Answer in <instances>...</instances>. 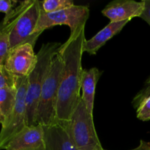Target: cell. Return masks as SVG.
Segmentation results:
<instances>
[{"instance_id":"1","label":"cell","mask_w":150,"mask_h":150,"mask_svg":"<svg viewBox=\"0 0 150 150\" xmlns=\"http://www.w3.org/2000/svg\"><path fill=\"white\" fill-rule=\"evenodd\" d=\"M85 40V26H83L74 34L70 35L67 40L59 50L63 67L55 122H67L81 100V84L83 71L81 62Z\"/></svg>"},{"instance_id":"2","label":"cell","mask_w":150,"mask_h":150,"mask_svg":"<svg viewBox=\"0 0 150 150\" xmlns=\"http://www.w3.org/2000/svg\"><path fill=\"white\" fill-rule=\"evenodd\" d=\"M18 4L5 15L0 23V30L9 35L10 49L24 43L35 47L41 35L35 32L40 14V1L26 0Z\"/></svg>"},{"instance_id":"3","label":"cell","mask_w":150,"mask_h":150,"mask_svg":"<svg viewBox=\"0 0 150 150\" xmlns=\"http://www.w3.org/2000/svg\"><path fill=\"white\" fill-rule=\"evenodd\" d=\"M62 44L57 42L43 43L37 54L38 62L28 76L26 95V124L28 126L37 125V109L41 89L49 70L51 62L59 52Z\"/></svg>"},{"instance_id":"4","label":"cell","mask_w":150,"mask_h":150,"mask_svg":"<svg viewBox=\"0 0 150 150\" xmlns=\"http://www.w3.org/2000/svg\"><path fill=\"white\" fill-rule=\"evenodd\" d=\"M62 67V59L58 52L51 62L41 89L37 109V125H48L55 122Z\"/></svg>"},{"instance_id":"5","label":"cell","mask_w":150,"mask_h":150,"mask_svg":"<svg viewBox=\"0 0 150 150\" xmlns=\"http://www.w3.org/2000/svg\"><path fill=\"white\" fill-rule=\"evenodd\" d=\"M62 124L67 129L77 150L104 149L95 130L93 115L88 111L82 100L70 120Z\"/></svg>"},{"instance_id":"6","label":"cell","mask_w":150,"mask_h":150,"mask_svg":"<svg viewBox=\"0 0 150 150\" xmlns=\"http://www.w3.org/2000/svg\"><path fill=\"white\" fill-rule=\"evenodd\" d=\"M28 77H18L17 81V96L14 108L10 115L1 123L0 131V150L5 149L9 142L26 126V95Z\"/></svg>"},{"instance_id":"7","label":"cell","mask_w":150,"mask_h":150,"mask_svg":"<svg viewBox=\"0 0 150 150\" xmlns=\"http://www.w3.org/2000/svg\"><path fill=\"white\" fill-rule=\"evenodd\" d=\"M89 17L88 6L76 5L56 13H45L40 9L39 20L35 29V33L42 34L45 29L55 26L66 25L70 29V34H74L81 27L86 25Z\"/></svg>"},{"instance_id":"8","label":"cell","mask_w":150,"mask_h":150,"mask_svg":"<svg viewBox=\"0 0 150 150\" xmlns=\"http://www.w3.org/2000/svg\"><path fill=\"white\" fill-rule=\"evenodd\" d=\"M38 57L30 43L11 48L4 62L5 68L17 77H28L36 66Z\"/></svg>"},{"instance_id":"9","label":"cell","mask_w":150,"mask_h":150,"mask_svg":"<svg viewBox=\"0 0 150 150\" xmlns=\"http://www.w3.org/2000/svg\"><path fill=\"white\" fill-rule=\"evenodd\" d=\"M144 10V1L134 0H115L108 3L102 10V14L110 22L130 21L133 18L141 17Z\"/></svg>"},{"instance_id":"10","label":"cell","mask_w":150,"mask_h":150,"mask_svg":"<svg viewBox=\"0 0 150 150\" xmlns=\"http://www.w3.org/2000/svg\"><path fill=\"white\" fill-rule=\"evenodd\" d=\"M4 150H45L42 126H26L9 142Z\"/></svg>"},{"instance_id":"11","label":"cell","mask_w":150,"mask_h":150,"mask_svg":"<svg viewBox=\"0 0 150 150\" xmlns=\"http://www.w3.org/2000/svg\"><path fill=\"white\" fill-rule=\"evenodd\" d=\"M42 127L45 150H77L63 124L54 122Z\"/></svg>"},{"instance_id":"12","label":"cell","mask_w":150,"mask_h":150,"mask_svg":"<svg viewBox=\"0 0 150 150\" xmlns=\"http://www.w3.org/2000/svg\"><path fill=\"white\" fill-rule=\"evenodd\" d=\"M128 22L129 21L109 22L106 26L98 32L91 39L85 40L83 46V53H87L89 55H95L100 48H102L113 37L120 33Z\"/></svg>"},{"instance_id":"13","label":"cell","mask_w":150,"mask_h":150,"mask_svg":"<svg viewBox=\"0 0 150 150\" xmlns=\"http://www.w3.org/2000/svg\"><path fill=\"white\" fill-rule=\"evenodd\" d=\"M102 75V72L100 71L97 67L90 69H83L82 74L81 84V100L84 103L88 111L93 115L94 102L96 85L98 80Z\"/></svg>"},{"instance_id":"14","label":"cell","mask_w":150,"mask_h":150,"mask_svg":"<svg viewBox=\"0 0 150 150\" xmlns=\"http://www.w3.org/2000/svg\"><path fill=\"white\" fill-rule=\"evenodd\" d=\"M17 96L16 87H5L0 89V110L4 120L10 114L14 108Z\"/></svg>"},{"instance_id":"15","label":"cell","mask_w":150,"mask_h":150,"mask_svg":"<svg viewBox=\"0 0 150 150\" xmlns=\"http://www.w3.org/2000/svg\"><path fill=\"white\" fill-rule=\"evenodd\" d=\"M40 9L45 13H56L75 5L73 0H44L40 1Z\"/></svg>"},{"instance_id":"16","label":"cell","mask_w":150,"mask_h":150,"mask_svg":"<svg viewBox=\"0 0 150 150\" xmlns=\"http://www.w3.org/2000/svg\"><path fill=\"white\" fill-rule=\"evenodd\" d=\"M18 78L10 73L4 65H0V89L5 87H16Z\"/></svg>"},{"instance_id":"17","label":"cell","mask_w":150,"mask_h":150,"mask_svg":"<svg viewBox=\"0 0 150 150\" xmlns=\"http://www.w3.org/2000/svg\"><path fill=\"white\" fill-rule=\"evenodd\" d=\"M9 51H10L9 35L0 30V65H4Z\"/></svg>"},{"instance_id":"18","label":"cell","mask_w":150,"mask_h":150,"mask_svg":"<svg viewBox=\"0 0 150 150\" xmlns=\"http://www.w3.org/2000/svg\"><path fill=\"white\" fill-rule=\"evenodd\" d=\"M150 95V76L145 81L144 85L143 88L136 94V96L133 98V108L137 109L138 107L140 105V104L147 98L148 96Z\"/></svg>"},{"instance_id":"19","label":"cell","mask_w":150,"mask_h":150,"mask_svg":"<svg viewBox=\"0 0 150 150\" xmlns=\"http://www.w3.org/2000/svg\"><path fill=\"white\" fill-rule=\"evenodd\" d=\"M136 116L143 122L150 120V95L148 96L136 109Z\"/></svg>"},{"instance_id":"20","label":"cell","mask_w":150,"mask_h":150,"mask_svg":"<svg viewBox=\"0 0 150 150\" xmlns=\"http://www.w3.org/2000/svg\"><path fill=\"white\" fill-rule=\"evenodd\" d=\"M18 3V1L0 0V13H4L5 15L8 14Z\"/></svg>"},{"instance_id":"21","label":"cell","mask_w":150,"mask_h":150,"mask_svg":"<svg viewBox=\"0 0 150 150\" xmlns=\"http://www.w3.org/2000/svg\"><path fill=\"white\" fill-rule=\"evenodd\" d=\"M144 2V10L141 16V18L146 22L150 26V0H143Z\"/></svg>"},{"instance_id":"22","label":"cell","mask_w":150,"mask_h":150,"mask_svg":"<svg viewBox=\"0 0 150 150\" xmlns=\"http://www.w3.org/2000/svg\"><path fill=\"white\" fill-rule=\"evenodd\" d=\"M130 150H150V143L146 141L141 140L140 144L137 147Z\"/></svg>"},{"instance_id":"23","label":"cell","mask_w":150,"mask_h":150,"mask_svg":"<svg viewBox=\"0 0 150 150\" xmlns=\"http://www.w3.org/2000/svg\"><path fill=\"white\" fill-rule=\"evenodd\" d=\"M3 121H4V118H3L2 115H1V110H0V124H1L3 122Z\"/></svg>"},{"instance_id":"24","label":"cell","mask_w":150,"mask_h":150,"mask_svg":"<svg viewBox=\"0 0 150 150\" xmlns=\"http://www.w3.org/2000/svg\"><path fill=\"white\" fill-rule=\"evenodd\" d=\"M103 150H106V149H103Z\"/></svg>"}]
</instances>
